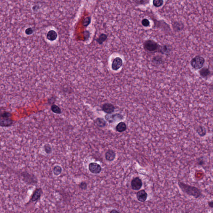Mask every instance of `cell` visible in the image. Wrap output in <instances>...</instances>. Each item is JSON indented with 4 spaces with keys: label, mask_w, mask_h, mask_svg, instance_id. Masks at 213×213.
Segmentation results:
<instances>
[{
    "label": "cell",
    "mask_w": 213,
    "mask_h": 213,
    "mask_svg": "<svg viewBox=\"0 0 213 213\" xmlns=\"http://www.w3.org/2000/svg\"><path fill=\"white\" fill-rule=\"evenodd\" d=\"M123 65V60L120 57H116L113 60L112 64V68L114 71H117Z\"/></svg>",
    "instance_id": "obj_10"
},
{
    "label": "cell",
    "mask_w": 213,
    "mask_h": 213,
    "mask_svg": "<svg viewBox=\"0 0 213 213\" xmlns=\"http://www.w3.org/2000/svg\"><path fill=\"white\" fill-rule=\"evenodd\" d=\"M178 185L182 192L189 196H192L195 198H198L202 196V191L198 187L180 181L178 182Z\"/></svg>",
    "instance_id": "obj_1"
},
{
    "label": "cell",
    "mask_w": 213,
    "mask_h": 213,
    "mask_svg": "<svg viewBox=\"0 0 213 213\" xmlns=\"http://www.w3.org/2000/svg\"><path fill=\"white\" fill-rule=\"evenodd\" d=\"M40 6L38 5H35L32 7V9L33 11H37L39 9Z\"/></svg>",
    "instance_id": "obj_35"
},
{
    "label": "cell",
    "mask_w": 213,
    "mask_h": 213,
    "mask_svg": "<svg viewBox=\"0 0 213 213\" xmlns=\"http://www.w3.org/2000/svg\"><path fill=\"white\" fill-rule=\"evenodd\" d=\"M116 153L112 149H109L105 154L106 159L109 162H112L115 159Z\"/></svg>",
    "instance_id": "obj_14"
},
{
    "label": "cell",
    "mask_w": 213,
    "mask_h": 213,
    "mask_svg": "<svg viewBox=\"0 0 213 213\" xmlns=\"http://www.w3.org/2000/svg\"><path fill=\"white\" fill-rule=\"evenodd\" d=\"M131 187L133 190L137 191L141 189L142 186V180L139 177L134 178L131 182Z\"/></svg>",
    "instance_id": "obj_9"
},
{
    "label": "cell",
    "mask_w": 213,
    "mask_h": 213,
    "mask_svg": "<svg viewBox=\"0 0 213 213\" xmlns=\"http://www.w3.org/2000/svg\"><path fill=\"white\" fill-rule=\"evenodd\" d=\"M148 195L145 190H141L138 191L137 193L136 197L139 202H145L147 198Z\"/></svg>",
    "instance_id": "obj_12"
},
{
    "label": "cell",
    "mask_w": 213,
    "mask_h": 213,
    "mask_svg": "<svg viewBox=\"0 0 213 213\" xmlns=\"http://www.w3.org/2000/svg\"><path fill=\"white\" fill-rule=\"evenodd\" d=\"M152 62L156 65H160L163 62V60L162 57L160 56H156L153 58L152 60Z\"/></svg>",
    "instance_id": "obj_24"
},
{
    "label": "cell",
    "mask_w": 213,
    "mask_h": 213,
    "mask_svg": "<svg viewBox=\"0 0 213 213\" xmlns=\"http://www.w3.org/2000/svg\"><path fill=\"white\" fill-rule=\"evenodd\" d=\"M102 109L103 111L107 114L112 113L115 111V108L113 105L111 103H104L102 107Z\"/></svg>",
    "instance_id": "obj_11"
},
{
    "label": "cell",
    "mask_w": 213,
    "mask_h": 213,
    "mask_svg": "<svg viewBox=\"0 0 213 213\" xmlns=\"http://www.w3.org/2000/svg\"><path fill=\"white\" fill-rule=\"evenodd\" d=\"M197 162H196V164L199 166H203V165H204L205 163V159H204V158L203 157H199L197 159Z\"/></svg>",
    "instance_id": "obj_28"
},
{
    "label": "cell",
    "mask_w": 213,
    "mask_h": 213,
    "mask_svg": "<svg viewBox=\"0 0 213 213\" xmlns=\"http://www.w3.org/2000/svg\"><path fill=\"white\" fill-rule=\"evenodd\" d=\"M158 50L162 54L166 55L169 54L171 50V48L167 45H163V46H159Z\"/></svg>",
    "instance_id": "obj_19"
},
{
    "label": "cell",
    "mask_w": 213,
    "mask_h": 213,
    "mask_svg": "<svg viewBox=\"0 0 213 213\" xmlns=\"http://www.w3.org/2000/svg\"><path fill=\"white\" fill-rule=\"evenodd\" d=\"M43 149L44 152L47 155H50L51 154L52 152V148L50 144L48 143H46L43 146Z\"/></svg>",
    "instance_id": "obj_23"
},
{
    "label": "cell",
    "mask_w": 213,
    "mask_h": 213,
    "mask_svg": "<svg viewBox=\"0 0 213 213\" xmlns=\"http://www.w3.org/2000/svg\"><path fill=\"white\" fill-rule=\"evenodd\" d=\"M43 191L40 187L36 188L33 191L31 197V200L33 202H36L39 201L41 197Z\"/></svg>",
    "instance_id": "obj_7"
},
{
    "label": "cell",
    "mask_w": 213,
    "mask_h": 213,
    "mask_svg": "<svg viewBox=\"0 0 213 213\" xmlns=\"http://www.w3.org/2000/svg\"><path fill=\"white\" fill-rule=\"evenodd\" d=\"M142 24L144 27H148L150 25V22L147 19H142Z\"/></svg>",
    "instance_id": "obj_30"
},
{
    "label": "cell",
    "mask_w": 213,
    "mask_h": 213,
    "mask_svg": "<svg viewBox=\"0 0 213 213\" xmlns=\"http://www.w3.org/2000/svg\"><path fill=\"white\" fill-rule=\"evenodd\" d=\"M109 212L112 213H119V211H117V210H115V209H113V210H112V211H110Z\"/></svg>",
    "instance_id": "obj_36"
},
{
    "label": "cell",
    "mask_w": 213,
    "mask_h": 213,
    "mask_svg": "<svg viewBox=\"0 0 213 213\" xmlns=\"http://www.w3.org/2000/svg\"><path fill=\"white\" fill-rule=\"evenodd\" d=\"M127 129L126 124L124 122H120L119 123L116 127V130L117 132H125Z\"/></svg>",
    "instance_id": "obj_18"
},
{
    "label": "cell",
    "mask_w": 213,
    "mask_h": 213,
    "mask_svg": "<svg viewBox=\"0 0 213 213\" xmlns=\"http://www.w3.org/2000/svg\"><path fill=\"white\" fill-rule=\"evenodd\" d=\"M196 132L198 135L201 137H204L207 133L206 129L205 127L202 125H199L197 127L196 129Z\"/></svg>",
    "instance_id": "obj_17"
},
{
    "label": "cell",
    "mask_w": 213,
    "mask_h": 213,
    "mask_svg": "<svg viewBox=\"0 0 213 213\" xmlns=\"http://www.w3.org/2000/svg\"><path fill=\"white\" fill-rule=\"evenodd\" d=\"M94 122L97 126L100 127H105L107 125L106 122L102 118H97Z\"/></svg>",
    "instance_id": "obj_20"
},
{
    "label": "cell",
    "mask_w": 213,
    "mask_h": 213,
    "mask_svg": "<svg viewBox=\"0 0 213 213\" xmlns=\"http://www.w3.org/2000/svg\"><path fill=\"white\" fill-rule=\"evenodd\" d=\"M25 32V33L26 35H31L33 34L34 31H33V28H31V27H29V28H27V29H26Z\"/></svg>",
    "instance_id": "obj_31"
},
{
    "label": "cell",
    "mask_w": 213,
    "mask_h": 213,
    "mask_svg": "<svg viewBox=\"0 0 213 213\" xmlns=\"http://www.w3.org/2000/svg\"><path fill=\"white\" fill-rule=\"evenodd\" d=\"M107 38V35L104 33H102L99 36L98 38L96 40L97 42L100 45H102L103 44V42L106 40Z\"/></svg>",
    "instance_id": "obj_22"
},
{
    "label": "cell",
    "mask_w": 213,
    "mask_h": 213,
    "mask_svg": "<svg viewBox=\"0 0 213 213\" xmlns=\"http://www.w3.org/2000/svg\"><path fill=\"white\" fill-rule=\"evenodd\" d=\"M47 39L48 40L50 41H53L56 40V39L58 37V34L56 31L51 30L49 31L47 34Z\"/></svg>",
    "instance_id": "obj_15"
},
{
    "label": "cell",
    "mask_w": 213,
    "mask_h": 213,
    "mask_svg": "<svg viewBox=\"0 0 213 213\" xmlns=\"http://www.w3.org/2000/svg\"><path fill=\"white\" fill-rule=\"evenodd\" d=\"M105 117L106 120L110 123H114L124 119L123 116L119 113L107 114Z\"/></svg>",
    "instance_id": "obj_6"
},
{
    "label": "cell",
    "mask_w": 213,
    "mask_h": 213,
    "mask_svg": "<svg viewBox=\"0 0 213 213\" xmlns=\"http://www.w3.org/2000/svg\"><path fill=\"white\" fill-rule=\"evenodd\" d=\"M13 120L12 119V114L10 112L4 111L1 113L0 125L1 127H9L12 125Z\"/></svg>",
    "instance_id": "obj_3"
},
{
    "label": "cell",
    "mask_w": 213,
    "mask_h": 213,
    "mask_svg": "<svg viewBox=\"0 0 213 213\" xmlns=\"http://www.w3.org/2000/svg\"><path fill=\"white\" fill-rule=\"evenodd\" d=\"M205 59L202 56H197L192 59L191 61L192 67L195 70H199L202 68L205 63Z\"/></svg>",
    "instance_id": "obj_5"
},
{
    "label": "cell",
    "mask_w": 213,
    "mask_h": 213,
    "mask_svg": "<svg viewBox=\"0 0 213 213\" xmlns=\"http://www.w3.org/2000/svg\"><path fill=\"white\" fill-rule=\"evenodd\" d=\"M149 0H136L138 3L140 4H145L148 2Z\"/></svg>",
    "instance_id": "obj_33"
},
{
    "label": "cell",
    "mask_w": 213,
    "mask_h": 213,
    "mask_svg": "<svg viewBox=\"0 0 213 213\" xmlns=\"http://www.w3.org/2000/svg\"><path fill=\"white\" fill-rule=\"evenodd\" d=\"M88 169L90 173L93 174H98L101 173L102 167L99 164L96 163H90Z\"/></svg>",
    "instance_id": "obj_8"
},
{
    "label": "cell",
    "mask_w": 213,
    "mask_h": 213,
    "mask_svg": "<svg viewBox=\"0 0 213 213\" xmlns=\"http://www.w3.org/2000/svg\"><path fill=\"white\" fill-rule=\"evenodd\" d=\"M62 172V168L60 166L57 165L53 168V175L55 176L58 177L60 175Z\"/></svg>",
    "instance_id": "obj_21"
},
{
    "label": "cell",
    "mask_w": 213,
    "mask_h": 213,
    "mask_svg": "<svg viewBox=\"0 0 213 213\" xmlns=\"http://www.w3.org/2000/svg\"><path fill=\"white\" fill-rule=\"evenodd\" d=\"M173 30L175 32H179L182 31L184 28V25L182 23L175 21L172 23Z\"/></svg>",
    "instance_id": "obj_13"
},
{
    "label": "cell",
    "mask_w": 213,
    "mask_h": 213,
    "mask_svg": "<svg viewBox=\"0 0 213 213\" xmlns=\"http://www.w3.org/2000/svg\"><path fill=\"white\" fill-rule=\"evenodd\" d=\"M208 205L210 208H213V200L209 201L208 202Z\"/></svg>",
    "instance_id": "obj_34"
},
{
    "label": "cell",
    "mask_w": 213,
    "mask_h": 213,
    "mask_svg": "<svg viewBox=\"0 0 213 213\" xmlns=\"http://www.w3.org/2000/svg\"><path fill=\"white\" fill-rule=\"evenodd\" d=\"M91 22V17L90 16H87L83 19L82 22V25L85 27H88Z\"/></svg>",
    "instance_id": "obj_26"
},
{
    "label": "cell",
    "mask_w": 213,
    "mask_h": 213,
    "mask_svg": "<svg viewBox=\"0 0 213 213\" xmlns=\"http://www.w3.org/2000/svg\"><path fill=\"white\" fill-rule=\"evenodd\" d=\"M200 76L203 78H207L211 75V72L208 68L204 67L201 68L199 71Z\"/></svg>",
    "instance_id": "obj_16"
},
{
    "label": "cell",
    "mask_w": 213,
    "mask_h": 213,
    "mask_svg": "<svg viewBox=\"0 0 213 213\" xmlns=\"http://www.w3.org/2000/svg\"><path fill=\"white\" fill-rule=\"evenodd\" d=\"M90 32L88 31H85L84 33V39L85 40H86L89 38L90 37Z\"/></svg>",
    "instance_id": "obj_32"
},
{
    "label": "cell",
    "mask_w": 213,
    "mask_h": 213,
    "mask_svg": "<svg viewBox=\"0 0 213 213\" xmlns=\"http://www.w3.org/2000/svg\"><path fill=\"white\" fill-rule=\"evenodd\" d=\"M143 46L144 49L149 52H153L158 50L160 46L155 41L150 39L145 41Z\"/></svg>",
    "instance_id": "obj_4"
},
{
    "label": "cell",
    "mask_w": 213,
    "mask_h": 213,
    "mask_svg": "<svg viewBox=\"0 0 213 213\" xmlns=\"http://www.w3.org/2000/svg\"><path fill=\"white\" fill-rule=\"evenodd\" d=\"M78 186L81 190H86L88 187V184L85 181H82L79 184Z\"/></svg>",
    "instance_id": "obj_29"
},
{
    "label": "cell",
    "mask_w": 213,
    "mask_h": 213,
    "mask_svg": "<svg viewBox=\"0 0 213 213\" xmlns=\"http://www.w3.org/2000/svg\"><path fill=\"white\" fill-rule=\"evenodd\" d=\"M21 176L23 181L27 184L36 185L38 184V178L33 173H30L27 171H23L21 173Z\"/></svg>",
    "instance_id": "obj_2"
},
{
    "label": "cell",
    "mask_w": 213,
    "mask_h": 213,
    "mask_svg": "<svg viewBox=\"0 0 213 213\" xmlns=\"http://www.w3.org/2000/svg\"><path fill=\"white\" fill-rule=\"evenodd\" d=\"M51 109L52 112L56 114H61L62 113V111L60 108L55 104H52V105L51 107Z\"/></svg>",
    "instance_id": "obj_25"
},
{
    "label": "cell",
    "mask_w": 213,
    "mask_h": 213,
    "mask_svg": "<svg viewBox=\"0 0 213 213\" xmlns=\"http://www.w3.org/2000/svg\"><path fill=\"white\" fill-rule=\"evenodd\" d=\"M164 3L163 0H153V4L155 7H159L162 6Z\"/></svg>",
    "instance_id": "obj_27"
}]
</instances>
